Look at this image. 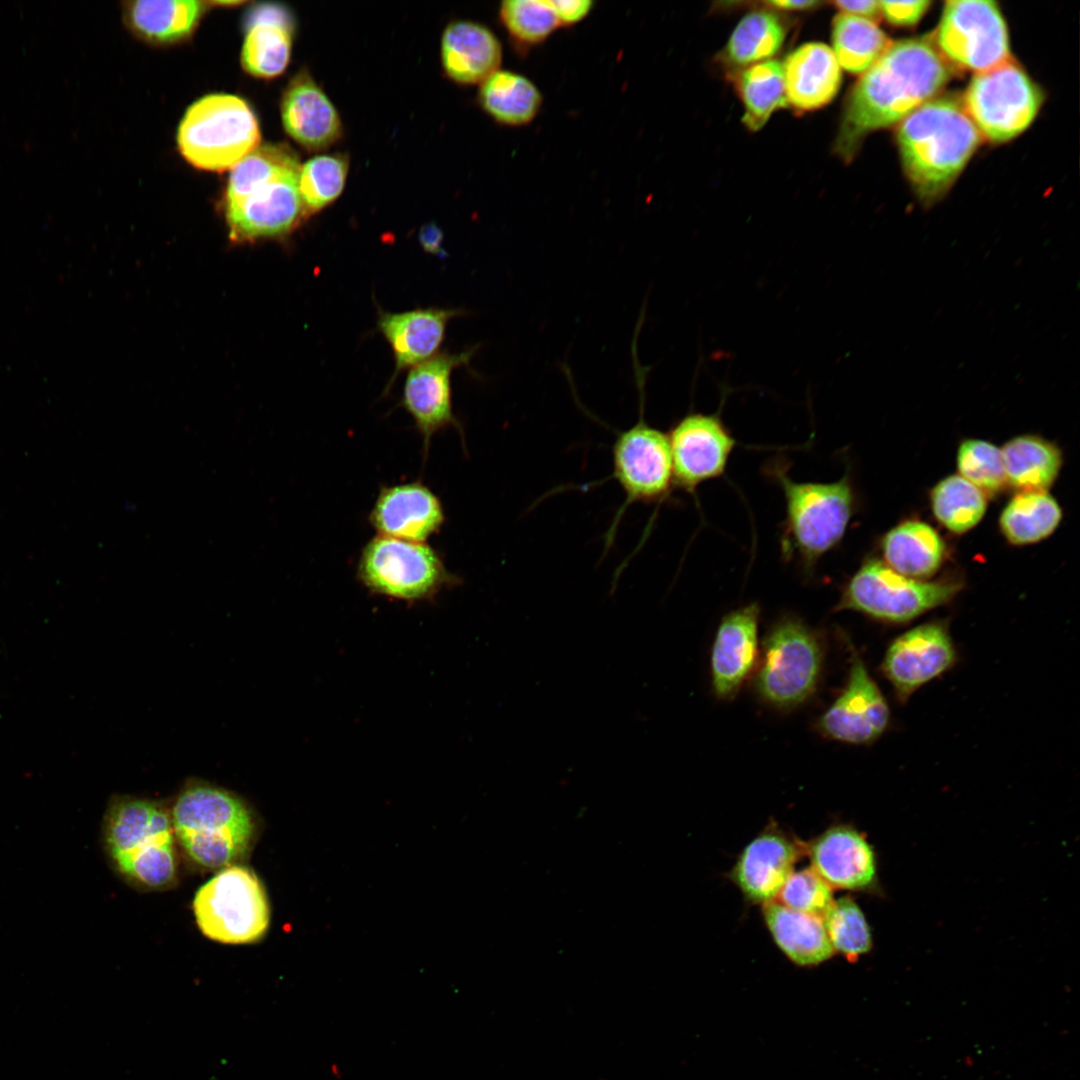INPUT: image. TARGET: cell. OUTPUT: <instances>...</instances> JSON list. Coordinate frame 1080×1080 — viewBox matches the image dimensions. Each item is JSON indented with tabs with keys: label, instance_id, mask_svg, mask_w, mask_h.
Instances as JSON below:
<instances>
[{
	"label": "cell",
	"instance_id": "cell-1",
	"mask_svg": "<svg viewBox=\"0 0 1080 1080\" xmlns=\"http://www.w3.org/2000/svg\"><path fill=\"white\" fill-rule=\"evenodd\" d=\"M950 78V69L925 39L892 43L851 91L836 151L850 159L868 133L904 120L933 99Z\"/></svg>",
	"mask_w": 1080,
	"mask_h": 1080
},
{
	"label": "cell",
	"instance_id": "cell-2",
	"mask_svg": "<svg viewBox=\"0 0 1080 1080\" xmlns=\"http://www.w3.org/2000/svg\"><path fill=\"white\" fill-rule=\"evenodd\" d=\"M980 140L963 104L953 97L931 99L901 122L897 141L904 170L924 205L944 195Z\"/></svg>",
	"mask_w": 1080,
	"mask_h": 1080
},
{
	"label": "cell",
	"instance_id": "cell-3",
	"mask_svg": "<svg viewBox=\"0 0 1080 1080\" xmlns=\"http://www.w3.org/2000/svg\"><path fill=\"white\" fill-rule=\"evenodd\" d=\"M173 831L196 863L228 867L248 851L254 822L246 804L233 793L202 782L187 784L171 812Z\"/></svg>",
	"mask_w": 1080,
	"mask_h": 1080
},
{
	"label": "cell",
	"instance_id": "cell-4",
	"mask_svg": "<svg viewBox=\"0 0 1080 1080\" xmlns=\"http://www.w3.org/2000/svg\"><path fill=\"white\" fill-rule=\"evenodd\" d=\"M770 472L786 504L783 553L796 557L804 569H813L847 531L855 509L850 478L845 475L830 483L796 482L780 463H774Z\"/></svg>",
	"mask_w": 1080,
	"mask_h": 1080
},
{
	"label": "cell",
	"instance_id": "cell-5",
	"mask_svg": "<svg viewBox=\"0 0 1080 1080\" xmlns=\"http://www.w3.org/2000/svg\"><path fill=\"white\" fill-rule=\"evenodd\" d=\"M171 816L147 799H113L105 817L106 848L127 877L148 887H162L175 876Z\"/></svg>",
	"mask_w": 1080,
	"mask_h": 1080
},
{
	"label": "cell",
	"instance_id": "cell-6",
	"mask_svg": "<svg viewBox=\"0 0 1080 1080\" xmlns=\"http://www.w3.org/2000/svg\"><path fill=\"white\" fill-rule=\"evenodd\" d=\"M260 141L249 105L230 94L206 95L186 111L177 133L180 152L192 165L210 171L233 168Z\"/></svg>",
	"mask_w": 1080,
	"mask_h": 1080
},
{
	"label": "cell",
	"instance_id": "cell-7",
	"mask_svg": "<svg viewBox=\"0 0 1080 1080\" xmlns=\"http://www.w3.org/2000/svg\"><path fill=\"white\" fill-rule=\"evenodd\" d=\"M962 587L959 579H914L882 560L868 558L844 585L835 609L859 612L886 623H907L949 603Z\"/></svg>",
	"mask_w": 1080,
	"mask_h": 1080
},
{
	"label": "cell",
	"instance_id": "cell-8",
	"mask_svg": "<svg viewBox=\"0 0 1080 1080\" xmlns=\"http://www.w3.org/2000/svg\"><path fill=\"white\" fill-rule=\"evenodd\" d=\"M357 578L369 592L407 603L433 600L460 583L429 545L381 535L363 547Z\"/></svg>",
	"mask_w": 1080,
	"mask_h": 1080
},
{
	"label": "cell",
	"instance_id": "cell-9",
	"mask_svg": "<svg viewBox=\"0 0 1080 1080\" xmlns=\"http://www.w3.org/2000/svg\"><path fill=\"white\" fill-rule=\"evenodd\" d=\"M201 932L225 944L258 941L270 923L265 889L249 868L231 865L203 884L193 900Z\"/></svg>",
	"mask_w": 1080,
	"mask_h": 1080
},
{
	"label": "cell",
	"instance_id": "cell-10",
	"mask_svg": "<svg viewBox=\"0 0 1080 1080\" xmlns=\"http://www.w3.org/2000/svg\"><path fill=\"white\" fill-rule=\"evenodd\" d=\"M822 660V647L814 631L798 618L785 617L764 639L756 690L775 707L797 706L815 691Z\"/></svg>",
	"mask_w": 1080,
	"mask_h": 1080
},
{
	"label": "cell",
	"instance_id": "cell-11",
	"mask_svg": "<svg viewBox=\"0 0 1080 1080\" xmlns=\"http://www.w3.org/2000/svg\"><path fill=\"white\" fill-rule=\"evenodd\" d=\"M1042 101L1040 88L1009 59L974 75L963 106L980 134L1004 142L1030 125Z\"/></svg>",
	"mask_w": 1080,
	"mask_h": 1080
},
{
	"label": "cell",
	"instance_id": "cell-12",
	"mask_svg": "<svg viewBox=\"0 0 1080 1080\" xmlns=\"http://www.w3.org/2000/svg\"><path fill=\"white\" fill-rule=\"evenodd\" d=\"M936 42L947 60L977 72L1010 59L1006 24L993 1L946 2Z\"/></svg>",
	"mask_w": 1080,
	"mask_h": 1080
},
{
	"label": "cell",
	"instance_id": "cell-13",
	"mask_svg": "<svg viewBox=\"0 0 1080 1080\" xmlns=\"http://www.w3.org/2000/svg\"><path fill=\"white\" fill-rule=\"evenodd\" d=\"M613 475L626 497L625 505L663 501L673 486L667 434L638 421L622 431L612 447Z\"/></svg>",
	"mask_w": 1080,
	"mask_h": 1080
},
{
	"label": "cell",
	"instance_id": "cell-14",
	"mask_svg": "<svg viewBox=\"0 0 1080 1080\" xmlns=\"http://www.w3.org/2000/svg\"><path fill=\"white\" fill-rule=\"evenodd\" d=\"M479 345L461 352L440 351L432 358L409 369L405 378L400 406L412 417L427 456L432 437L448 427L462 434L461 424L453 412L452 373L459 367H469Z\"/></svg>",
	"mask_w": 1080,
	"mask_h": 1080
},
{
	"label": "cell",
	"instance_id": "cell-15",
	"mask_svg": "<svg viewBox=\"0 0 1080 1080\" xmlns=\"http://www.w3.org/2000/svg\"><path fill=\"white\" fill-rule=\"evenodd\" d=\"M956 661L957 652L947 624L931 621L897 636L884 654L881 671L897 699L905 703L919 688L950 670Z\"/></svg>",
	"mask_w": 1080,
	"mask_h": 1080
},
{
	"label": "cell",
	"instance_id": "cell-16",
	"mask_svg": "<svg viewBox=\"0 0 1080 1080\" xmlns=\"http://www.w3.org/2000/svg\"><path fill=\"white\" fill-rule=\"evenodd\" d=\"M667 436L673 486L686 492H694L703 482L720 477L736 444L717 414H687Z\"/></svg>",
	"mask_w": 1080,
	"mask_h": 1080
},
{
	"label": "cell",
	"instance_id": "cell-17",
	"mask_svg": "<svg viewBox=\"0 0 1080 1080\" xmlns=\"http://www.w3.org/2000/svg\"><path fill=\"white\" fill-rule=\"evenodd\" d=\"M889 723V705L863 660L854 651L847 684L820 717L818 730L832 740L863 745L877 740Z\"/></svg>",
	"mask_w": 1080,
	"mask_h": 1080
},
{
	"label": "cell",
	"instance_id": "cell-18",
	"mask_svg": "<svg viewBox=\"0 0 1080 1080\" xmlns=\"http://www.w3.org/2000/svg\"><path fill=\"white\" fill-rule=\"evenodd\" d=\"M298 172H288L225 208L233 240L281 237L306 218L298 191Z\"/></svg>",
	"mask_w": 1080,
	"mask_h": 1080
},
{
	"label": "cell",
	"instance_id": "cell-19",
	"mask_svg": "<svg viewBox=\"0 0 1080 1080\" xmlns=\"http://www.w3.org/2000/svg\"><path fill=\"white\" fill-rule=\"evenodd\" d=\"M464 314L459 308L430 306L390 312L377 306L376 329L390 346L394 359V370L384 394L389 393L404 370L439 353L448 323Z\"/></svg>",
	"mask_w": 1080,
	"mask_h": 1080
},
{
	"label": "cell",
	"instance_id": "cell-20",
	"mask_svg": "<svg viewBox=\"0 0 1080 1080\" xmlns=\"http://www.w3.org/2000/svg\"><path fill=\"white\" fill-rule=\"evenodd\" d=\"M806 848L776 825H769L741 851L729 877L755 904L777 898Z\"/></svg>",
	"mask_w": 1080,
	"mask_h": 1080
},
{
	"label": "cell",
	"instance_id": "cell-21",
	"mask_svg": "<svg viewBox=\"0 0 1080 1080\" xmlns=\"http://www.w3.org/2000/svg\"><path fill=\"white\" fill-rule=\"evenodd\" d=\"M368 520L381 536L423 543L440 530L445 514L439 498L414 481L382 487Z\"/></svg>",
	"mask_w": 1080,
	"mask_h": 1080
},
{
	"label": "cell",
	"instance_id": "cell-22",
	"mask_svg": "<svg viewBox=\"0 0 1080 1080\" xmlns=\"http://www.w3.org/2000/svg\"><path fill=\"white\" fill-rule=\"evenodd\" d=\"M811 868L833 889L864 891L876 880V858L866 838L849 825H832L807 846Z\"/></svg>",
	"mask_w": 1080,
	"mask_h": 1080
},
{
	"label": "cell",
	"instance_id": "cell-23",
	"mask_svg": "<svg viewBox=\"0 0 1080 1080\" xmlns=\"http://www.w3.org/2000/svg\"><path fill=\"white\" fill-rule=\"evenodd\" d=\"M280 109L285 131L307 150H324L342 135L338 111L306 69L288 83Z\"/></svg>",
	"mask_w": 1080,
	"mask_h": 1080
},
{
	"label": "cell",
	"instance_id": "cell-24",
	"mask_svg": "<svg viewBox=\"0 0 1080 1080\" xmlns=\"http://www.w3.org/2000/svg\"><path fill=\"white\" fill-rule=\"evenodd\" d=\"M760 607L750 603L723 617L711 653L712 686L720 699L733 698L756 664Z\"/></svg>",
	"mask_w": 1080,
	"mask_h": 1080
},
{
	"label": "cell",
	"instance_id": "cell-25",
	"mask_svg": "<svg viewBox=\"0 0 1080 1080\" xmlns=\"http://www.w3.org/2000/svg\"><path fill=\"white\" fill-rule=\"evenodd\" d=\"M502 45L486 26L468 20L450 23L441 37V61L450 79L481 84L500 69Z\"/></svg>",
	"mask_w": 1080,
	"mask_h": 1080
},
{
	"label": "cell",
	"instance_id": "cell-26",
	"mask_svg": "<svg viewBox=\"0 0 1080 1080\" xmlns=\"http://www.w3.org/2000/svg\"><path fill=\"white\" fill-rule=\"evenodd\" d=\"M782 68L787 102L799 110L818 109L839 90L840 65L833 50L823 43L801 45L787 56Z\"/></svg>",
	"mask_w": 1080,
	"mask_h": 1080
},
{
	"label": "cell",
	"instance_id": "cell-27",
	"mask_svg": "<svg viewBox=\"0 0 1080 1080\" xmlns=\"http://www.w3.org/2000/svg\"><path fill=\"white\" fill-rule=\"evenodd\" d=\"M762 914L774 943L793 964L818 966L835 954L822 917L792 910L775 901L764 904Z\"/></svg>",
	"mask_w": 1080,
	"mask_h": 1080
},
{
	"label": "cell",
	"instance_id": "cell-28",
	"mask_svg": "<svg viewBox=\"0 0 1080 1080\" xmlns=\"http://www.w3.org/2000/svg\"><path fill=\"white\" fill-rule=\"evenodd\" d=\"M882 560L896 572L914 579L928 580L942 566L946 545L941 535L921 520H906L881 539Z\"/></svg>",
	"mask_w": 1080,
	"mask_h": 1080
},
{
	"label": "cell",
	"instance_id": "cell-29",
	"mask_svg": "<svg viewBox=\"0 0 1080 1080\" xmlns=\"http://www.w3.org/2000/svg\"><path fill=\"white\" fill-rule=\"evenodd\" d=\"M195 0H144L126 2L124 16L129 27L152 43L168 44L187 38L207 6Z\"/></svg>",
	"mask_w": 1080,
	"mask_h": 1080
},
{
	"label": "cell",
	"instance_id": "cell-30",
	"mask_svg": "<svg viewBox=\"0 0 1080 1080\" xmlns=\"http://www.w3.org/2000/svg\"><path fill=\"white\" fill-rule=\"evenodd\" d=\"M1007 485L1018 492L1047 491L1062 466L1059 447L1038 435L1025 434L1001 448Z\"/></svg>",
	"mask_w": 1080,
	"mask_h": 1080
},
{
	"label": "cell",
	"instance_id": "cell-31",
	"mask_svg": "<svg viewBox=\"0 0 1080 1080\" xmlns=\"http://www.w3.org/2000/svg\"><path fill=\"white\" fill-rule=\"evenodd\" d=\"M478 100L491 118L511 127L532 122L543 103L540 90L529 78L501 69L480 84Z\"/></svg>",
	"mask_w": 1080,
	"mask_h": 1080
},
{
	"label": "cell",
	"instance_id": "cell-32",
	"mask_svg": "<svg viewBox=\"0 0 1080 1080\" xmlns=\"http://www.w3.org/2000/svg\"><path fill=\"white\" fill-rule=\"evenodd\" d=\"M1062 520V509L1047 491L1017 492L999 518L1003 537L1012 545H1029L1049 537Z\"/></svg>",
	"mask_w": 1080,
	"mask_h": 1080
},
{
	"label": "cell",
	"instance_id": "cell-33",
	"mask_svg": "<svg viewBox=\"0 0 1080 1080\" xmlns=\"http://www.w3.org/2000/svg\"><path fill=\"white\" fill-rule=\"evenodd\" d=\"M299 168L298 156L286 145H258L232 168L225 208L234 206L257 188Z\"/></svg>",
	"mask_w": 1080,
	"mask_h": 1080
},
{
	"label": "cell",
	"instance_id": "cell-34",
	"mask_svg": "<svg viewBox=\"0 0 1080 1080\" xmlns=\"http://www.w3.org/2000/svg\"><path fill=\"white\" fill-rule=\"evenodd\" d=\"M832 41L840 67L855 74L867 71L892 44L874 22L844 13L833 20Z\"/></svg>",
	"mask_w": 1080,
	"mask_h": 1080
},
{
	"label": "cell",
	"instance_id": "cell-35",
	"mask_svg": "<svg viewBox=\"0 0 1080 1080\" xmlns=\"http://www.w3.org/2000/svg\"><path fill=\"white\" fill-rule=\"evenodd\" d=\"M744 103L743 122L752 131L759 130L771 114L786 107L783 68L777 60H766L747 67L738 78Z\"/></svg>",
	"mask_w": 1080,
	"mask_h": 1080
},
{
	"label": "cell",
	"instance_id": "cell-36",
	"mask_svg": "<svg viewBox=\"0 0 1080 1080\" xmlns=\"http://www.w3.org/2000/svg\"><path fill=\"white\" fill-rule=\"evenodd\" d=\"M930 505L942 526L955 534H963L983 518L987 496L960 475H950L933 487Z\"/></svg>",
	"mask_w": 1080,
	"mask_h": 1080
},
{
	"label": "cell",
	"instance_id": "cell-37",
	"mask_svg": "<svg viewBox=\"0 0 1080 1080\" xmlns=\"http://www.w3.org/2000/svg\"><path fill=\"white\" fill-rule=\"evenodd\" d=\"M784 38V27L775 14L752 12L743 17L733 30L724 56L733 66L753 65L775 55Z\"/></svg>",
	"mask_w": 1080,
	"mask_h": 1080
},
{
	"label": "cell",
	"instance_id": "cell-38",
	"mask_svg": "<svg viewBox=\"0 0 1080 1080\" xmlns=\"http://www.w3.org/2000/svg\"><path fill=\"white\" fill-rule=\"evenodd\" d=\"M294 30L272 22H259L248 27L241 52L243 68L260 78L281 74L290 60Z\"/></svg>",
	"mask_w": 1080,
	"mask_h": 1080
},
{
	"label": "cell",
	"instance_id": "cell-39",
	"mask_svg": "<svg viewBox=\"0 0 1080 1080\" xmlns=\"http://www.w3.org/2000/svg\"><path fill=\"white\" fill-rule=\"evenodd\" d=\"M348 170L349 159L344 154L316 155L300 165L298 191L306 218L322 211L341 195Z\"/></svg>",
	"mask_w": 1080,
	"mask_h": 1080
},
{
	"label": "cell",
	"instance_id": "cell-40",
	"mask_svg": "<svg viewBox=\"0 0 1080 1080\" xmlns=\"http://www.w3.org/2000/svg\"><path fill=\"white\" fill-rule=\"evenodd\" d=\"M826 934L835 952L855 960L872 947V935L866 917L850 897L834 899L822 916Z\"/></svg>",
	"mask_w": 1080,
	"mask_h": 1080
},
{
	"label": "cell",
	"instance_id": "cell-41",
	"mask_svg": "<svg viewBox=\"0 0 1080 1080\" xmlns=\"http://www.w3.org/2000/svg\"><path fill=\"white\" fill-rule=\"evenodd\" d=\"M499 18L510 38L521 46H535L559 28L550 0H506Z\"/></svg>",
	"mask_w": 1080,
	"mask_h": 1080
},
{
	"label": "cell",
	"instance_id": "cell-42",
	"mask_svg": "<svg viewBox=\"0 0 1080 1080\" xmlns=\"http://www.w3.org/2000/svg\"><path fill=\"white\" fill-rule=\"evenodd\" d=\"M959 475L981 490L993 496L1007 486L1001 449L981 439H965L957 451Z\"/></svg>",
	"mask_w": 1080,
	"mask_h": 1080
},
{
	"label": "cell",
	"instance_id": "cell-43",
	"mask_svg": "<svg viewBox=\"0 0 1080 1080\" xmlns=\"http://www.w3.org/2000/svg\"><path fill=\"white\" fill-rule=\"evenodd\" d=\"M777 898L782 905L822 917L832 904V888L810 867L793 871Z\"/></svg>",
	"mask_w": 1080,
	"mask_h": 1080
},
{
	"label": "cell",
	"instance_id": "cell-44",
	"mask_svg": "<svg viewBox=\"0 0 1080 1080\" xmlns=\"http://www.w3.org/2000/svg\"><path fill=\"white\" fill-rule=\"evenodd\" d=\"M930 2L915 1H880L881 12L894 25H913L919 21L928 9Z\"/></svg>",
	"mask_w": 1080,
	"mask_h": 1080
},
{
	"label": "cell",
	"instance_id": "cell-45",
	"mask_svg": "<svg viewBox=\"0 0 1080 1080\" xmlns=\"http://www.w3.org/2000/svg\"><path fill=\"white\" fill-rule=\"evenodd\" d=\"M259 22H272L295 28V20L290 10L276 3H263L249 10L247 28Z\"/></svg>",
	"mask_w": 1080,
	"mask_h": 1080
},
{
	"label": "cell",
	"instance_id": "cell-46",
	"mask_svg": "<svg viewBox=\"0 0 1080 1080\" xmlns=\"http://www.w3.org/2000/svg\"><path fill=\"white\" fill-rule=\"evenodd\" d=\"M559 26L574 25L583 20L592 10L590 0H550Z\"/></svg>",
	"mask_w": 1080,
	"mask_h": 1080
},
{
	"label": "cell",
	"instance_id": "cell-47",
	"mask_svg": "<svg viewBox=\"0 0 1080 1080\" xmlns=\"http://www.w3.org/2000/svg\"><path fill=\"white\" fill-rule=\"evenodd\" d=\"M834 4L844 14L867 19L872 22L877 21L882 15L880 1H836Z\"/></svg>",
	"mask_w": 1080,
	"mask_h": 1080
},
{
	"label": "cell",
	"instance_id": "cell-48",
	"mask_svg": "<svg viewBox=\"0 0 1080 1080\" xmlns=\"http://www.w3.org/2000/svg\"><path fill=\"white\" fill-rule=\"evenodd\" d=\"M418 238L425 251L436 255L441 254L443 234L436 224L429 223L423 225L419 231Z\"/></svg>",
	"mask_w": 1080,
	"mask_h": 1080
},
{
	"label": "cell",
	"instance_id": "cell-49",
	"mask_svg": "<svg viewBox=\"0 0 1080 1080\" xmlns=\"http://www.w3.org/2000/svg\"><path fill=\"white\" fill-rule=\"evenodd\" d=\"M766 4L771 6L772 8H777V9L804 10V9L813 8V7L817 6V5H819L820 2L813 1V0H799V1H797V0H792V1H788V0L776 1V0H774V1L766 2Z\"/></svg>",
	"mask_w": 1080,
	"mask_h": 1080
},
{
	"label": "cell",
	"instance_id": "cell-50",
	"mask_svg": "<svg viewBox=\"0 0 1080 1080\" xmlns=\"http://www.w3.org/2000/svg\"><path fill=\"white\" fill-rule=\"evenodd\" d=\"M242 3H244V2L243 1H212V2H209V4H211V5H219L221 7H223V6H236V5H241Z\"/></svg>",
	"mask_w": 1080,
	"mask_h": 1080
},
{
	"label": "cell",
	"instance_id": "cell-51",
	"mask_svg": "<svg viewBox=\"0 0 1080 1080\" xmlns=\"http://www.w3.org/2000/svg\"><path fill=\"white\" fill-rule=\"evenodd\" d=\"M331 1073L334 1077L340 1078V1070L337 1065L334 1064L331 1066Z\"/></svg>",
	"mask_w": 1080,
	"mask_h": 1080
}]
</instances>
